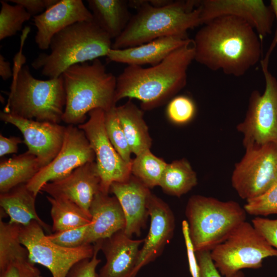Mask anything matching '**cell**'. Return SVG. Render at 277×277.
<instances>
[{"mask_svg": "<svg viewBox=\"0 0 277 277\" xmlns=\"http://www.w3.org/2000/svg\"><path fill=\"white\" fill-rule=\"evenodd\" d=\"M20 226L0 221V270L8 265L16 266L21 272L31 270L36 267L29 259L27 248L20 242Z\"/></svg>", "mask_w": 277, "mask_h": 277, "instance_id": "obj_26", "label": "cell"}, {"mask_svg": "<svg viewBox=\"0 0 277 277\" xmlns=\"http://www.w3.org/2000/svg\"><path fill=\"white\" fill-rule=\"evenodd\" d=\"M251 223L269 243L277 249V219L256 216Z\"/></svg>", "mask_w": 277, "mask_h": 277, "instance_id": "obj_37", "label": "cell"}, {"mask_svg": "<svg viewBox=\"0 0 277 277\" xmlns=\"http://www.w3.org/2000/svg\"><path fill=\"white\" fill-rule=\"evenodd\" d=\"M89 224L77 228L55 232L47 235L52 242L61 247L76 248L85 244Z\"/></svg>", "mask_w": 277, "mask_h": 277, "instance_id": "obj_35", "label": "cell"}, {"mask_svg": "<svg viewBox=\"0 0 277 277\" xmlns=\"http://www.w3.org/2000/svg\"><path fill=\"white\" fill-rule=\"evenodd\" d=\"M43 230L36 221L25 226H20L19 240L28 250L30 261L47 268L52 277H67L76 263L93 255L94 245L85 244L76 248L63 247L50 241Z\"/></svg>", "mask_w": 277, "mask_h": 277, "instance_id": "obj_11", "label": "cell"}, {"mask_svg": "<svg viewBox=\"0 0 277 277\" xmlns=\"http://www.w3.org/2000/svg\"><path fill=\"white\" fill-rule=\"evenodd\" d=\"M243 207L247 213L256 216L277 214V182L262 194L246 201Z\"/></svg>", "mask_w": 277, "mask_h": 277, "instance_id": "obj_33", "label": "cell"}, {"mask_svg": "<svg viewBox=\"0 0 277 277\" xmlns=\"http://www.w3.org/2000/svg\"><path fill=\"white\" fill-rule=\"evenodd\" d=\"M232 187L246 201L262 194L277 182V143L245 149L231 175Z\"/></svg>", "mask_w": 277, "mask_h": 277, "instance_id": "obj_10", "label": "cell"}, {"mask_svg": "<svg viewBox=\"0 0 277 277\" xmlns=\"http://www.w3.org/2000/svg\"><path fill=\"white\" fill-rule=\"evenodd\" d=\"M182 230L186 248L189 267L192 277H200V270L196 252L189 235L188 224L186 220L182 223Z\"/></svg>", "mask_w": 277, "mask_h": 277, "instance_id": "obj_39", "label": "cell"}, {"mask_svg": "<svg viewBox=\"0 0 277 277\" xmlns=\"http://www.w3.org/2000/svg\"><path fill=\"white\" fill-rule=\"evenodd\" d=\"M190 40L187 34L160 37L147 43L123 49H111L109 62L142 66L155 65Z\"/></svg>", "mask_w": 277, "mask_h": 277, "instance_id": "obj_22", "label": "cell"}, {"mask_svg": "<svg viewBox=\"0 0 277 277\" xmlns=\"http://www.w3.org/2000/svg\"><path fill=\"white\" fill-rule=\"evenodd\" d=\"M270 6L273 11L275 18L276 20V28L274 36L268 50L265 55V57L261 61V64L263 65H268L270 56L273 50L277 45V0H271Z\"/></svg>", "mask_w": 277, "mask_h": 277, "instance_id": "obj_42", "label": "cell"}, {"mask_svg": "<svg viewBox=\"0 0 277 277\" xmlns=\"http://www.w3.org/2000/svg\"><path fill=\"white\" fill-rule=\"evenodd\" d=\"M196 106L193 101L186 95H178L172 98L166 108V115L169 120L176 125H184L190 122L194 117Z\"/></svg>", "mask_w": 277, "mask_h": 277, "instance_id": "obj_34", "label": "cell"}, {"mask_svg": "<svg viewBox=\"0 0 277 277\" xmlns=\"http://www.w3.org/2000/svg\"><path fill=\"white\" fill-rule=\"evenodd\" d=\"M0 277H22L18 268L14 265H8L0 270Z\"/></svg>", "mask_w": 277, "mask_h": 277, "instance_id": "obj_44", "label": "cell"}, {"mask_svg": "<svg viewBox=\"0 0 277 277\" xmlns=\"http://www.w3.org/2000/svg\"><path fill=\"white\" fill-rule=\"evenodd\" d=\"M36 196L26 184L19 185L10 191L0 194L1 209L10 218V224L21 226L37 222L44 230L50 232V226L38 215L35 208Z\"/></svg>", "mask_w": 277, "mask_h": 277, "instance_id": "obj_23", "label": "cell"}, {"mask_svg": "<svg viewBox=\"0 0 277 277\" xmlns=\"http://www.w3.org/2000/svg\"><path fill=\"white\" fill-rule=\"evenodd\" d=\"M197 184L196 172L184 158L168 163L161 179L159 186L166 193L181 197Z\"/></svg>", "mask_w": 277, "mask_h": 277, "instance_id": "obj_28", "label": "cell"}, {"mask_svg": "<svg viewBox=\"0 0 277 277\" xmlns=\"http://www.w3.org/2000/svg\"><path fill=\"white\" fill-rule=\"evenodd\" d=\"M62 76L66 97L62 121L68 125L85 123L92 110L106 112L116 106V77L98 58L73 65Z\"/></svg>", "mask_w": 277, "mask_h": 277, "instance_id": "obj_3", "label": "cell"}, {"mask_svg": "<svg viewBox=\"0 0 277 277\" xmlns=\"http://www.w3.org/2000/svg\"><path fill=\"white\" fill-rule=\"evenodd\" d=\"M0 75L4 81H7L11 77H13L10 63L5 60L2 54L0 55Z\"/></svg>", "mask_w": 277, "mask_h": 277, "instance_id": "obj_43", "label": "cell"}, {"mask_svg": "<svg viewBox=\"0 0 277 277\" xmlns=\"http://www.w3.org/2000/svg\"><path fill=\"white\" fill-rule=\"evenodd\" d=\"M89 212L91 221L88 226L85 244H94L109 238L125 228L124 211L115 196H111L100 191L93 199Z\"/></svg>", "mask_w": 277, "mask_h": 277, "instance_id": "obj_21", "label": "cell"}, {"mask_svg": "<svg viewBox=\"0 0 277 277\" xmlns=\"http://www.w3.org/2000/svg\"><path fill=\"white\" fill-rule=\"evenodd\" d=\"M0 118L14 125L21 132L28 151L36 157L41 169L48 165L59 152L66 127L56 123L25 119L4 111L1 112Z\"/></svg>", "mask_w": 277, "mask_h": 277, "instance_id": "obj_14", "label": "cell"}, {"mask_svg": "<svg viewBox=\"0 0 277 277\" xmlns=\"http://www.w3.org/2000/svg\"><path fill=\"white\" fill-rule=\"evenodd\" d=\"M115 106L105 112L104 123L107 135L118 154L128 164H131L132 152L118 119Z\"/></svg>", "mask_w": 277, "mask_h": 277, "instance_id": "obj_32", "label": "cell"}, {"mask_svg": "<svg viewBox=\"0 0 277 277\" xmlns=\"http://www.w3.org/2000/svg\"><path fill=\"white\" fill-rule=\"evenodd\" d=\"M22 140L18 136L7 137L0 135V156L16 153L18 151V145L23 143Z\"/></svg>", "mask_w": 277, "mask_h": 277, "instance_id": "obj_41", "label": "cell"}, {"mask_svg": "<svg viewBox=\"0 0 277 277\" xmlns=\"http://www.w3.org/2000/svg\"><path fill=\"white\" fill-rule=\"evenodd\" d=\"M87 3L94 21L111 39L121 35L131 17L127 1L88 0Z\"/></svg>", "mask_w": 277, "mask_h": 277, "instance_id": "obj_24", "label": "cell"}, {"mask_svg": "<svg viewBox=\"0 0 277 277\" xmlns=\"http://www.w3.org/2000/svg\"><path fill=\"white\" fill-rule=\"evenodd\" d=\"M58 0H11L10 2L22 6L33 16L39 15L55 5Z\"/></svg>", "mask_w": 277, "mask_h": 277, "instance_id": "obj_40", "label": "cell"}, {"mask_svg": "<svg viewBox=\"0 0 277 277\" xmlns=\"http://www.w3.org/2000/svg\"><path fill=\"white\" fill-rule=\"evenodd\" d=\"M197 260L200 277H222L214 265L210 255V251H201L196 252ZM234 277H245L241 271Z\"/></svg>", "mask_w": 277, "mask_h": 277, "instance_id": "obj_38", "label": "cell"}, {"mask_svg": "<svg viewBox=\"0 0 277 277\" xmlns=\"http://www.w3.org/2000/svg\"><path fill=\"white\" fill-rule=\"evenodd\" d=\"M173 1L170 0H149L150 5L155 7H163L170 4Z\"/></svg>", "mask_w": 277, "mask_h": 277, "instance_id": "obj_45", "label": "cell"}, {"mask_svg": "<svg viewBox=\"0 0 277 277\" xmlns=\"http://www.w3.org/2000/svg\"><path fill=\"white\" fill-rule=\"evenodd\" d=\"M144 239L133 240L121 230L102 241L106 260L97 277H133Z\"/></svg>", "mask_w": 277, "mask_h": 277, "instance_id": "obj_20", "label": "cell"}, {"mask_svg": "<svg viewBox=\"0 0 277 277\" xmlns=\"http://www.w3.org/2000/svg\"><path fill=\"white\" fill-rule=\"evenodd\" d=\"M201 25L219 16L232 15L243 19L256 31L261 39L272 32L274 14L262 0L200 1Z\"/></svg>", "mask_w": 277, "mask_h": 277, "instance_id": "obj_15", "label": "cell"}, {"mask_svg": "<svg viewBox=\"0 0 277 277\" xmlns=\"http://www.w3.org/2000/svg\"><path fill=\"white\" fill-rule=\"evenodd\" d=\"M268 66L261 64L265 81L264 92L253 90L251 93L245 116L236 126L243 135L245 149L277 143V79Z\"/></svg>", "mask_w": 277, "mask_h": 277, "instance_id": "obj_9", "label": "cell"}, {"mask_svg": "<svg viewBox=\"0 0 277 277\" xmlns=\"http://www.w3.org/2000/svg\"><path fill=\"white\" fill-rule=\"evenodd\" d=\"M192 41L194 60L227 75H244L262 56V41L255 29L234 16H221L208 21Z\"/></svg>", "mask_w": 277, "mask_h": 277, "instance_id": "obj_1", "label": "cell"}, {"mask_svg": "<svg viewBox=\"0 0 277 277\" xmlns=\"http://www.w3.org/2000/svg\"><path fill=\"white\" fill-rule=\"evenodd\" d=\"M93 21L91 11L82 0H58L41 14L33 16L37 28L35 42L39 49L49 48L52 37L76 23Z\"/></svg>", "mask_w": 277, "mask_h": 277, "instance_id": "obj_17", "label": "cell"}, {"mask_svg": "<svg viewBox=\"0 0 277 277\" xmlns=\"http://www.w3.org/2000/svg\"><path fill=\"white\" fill-rule=\"evenodd\" d=\"M116 111L132 153L137 155L150 149L152 139L142 110L129 99Z\"/></svg>", "mask_w": 277, "mask_h": 277, "instance_id": "obj_25", "label": "cell"}, {"mask_svg": "<svg viewBox=\"0 0 277 277\" xmlns=\"http://www.w3.org/2000/svg\"><path fill=\"white\" fill-rule=\"evenodd\" d=\"M13 81L4 112L25 119L59 124L66 105L62 75L41 80L27 65L13 73Z\"/></svg>", "mask_w": 277, "mask_h": 277, "instance_id": "obj_6", "label": "cell"}, {"mask_svg": "<svg viewBox=\"0 0 277 277\" xmlns=\"http://www.w3.org/2000/svg\"><path fill=\"white\" fill-rule=\"evenodd\" d=\"M88 114V120L77 126L84 131L94 151L101 181V191L109 194L113 183L124 182L130 177L131 164L123 160L111 143L105 126V111L96 109Z\"/></svg>", "mask_w": 277, "mask_h": 277, "instance_id": "obj_12", "label": "cell"}, {"mask_svg": "<svg viewBox=\"0 0 277 277\" xmlns=\"http://www.w3.org/2000/svg\"><path fill=\"white\" fill-rule=\"evenodd\" d=\"M109 192L120 203L126 219L124 233L129 237L139 236L149 215L148 204L152 194L150 189L132 174L122 182H114Z\"/></svg>", "mask_w": 277, "mask_h": 277, "instance_id": "obj_19", "label": "cell"}, {"mask_svg": "<svg viewBox=\"0 0 277 277\" xmlns=\"http://www.w3.org/2000/svg\"><path fill=\"white\" fill-rule=\"evenodd\" d=\"M246 214L244 207L234 201L191 196L185 214L195 251H211L246 221Z\"/></svg>", "mask_w": 277, "mask_h": 277, "instance_id": "obj_7", "label": "cell"}, {"mask_svg": "<svg viewBox=\"0 0 277 277\" xmlns=\"http://www.w3.org/2000/svg\"><path fill=\"white\" fill-rule=\"evenodd\" d=\"M51 205L52 231L59 232L89 224L91 216L74 203L47 196Z\"/></svg>", "mask_w": 277, "mask_h": 277, "instance_id": "obj_29", "label": "cell"}, {"mask_svg": "<svg viewBox=\"0 0 277 277\" xmlns=\"http://www.w3.org/2000/svg\"><path fill=\"white\" fill-rule=\"evenodd\" d=\"M0 11V40L13 36L22 30L23 24L31 17L24 7L11 5L1 0Z\"/></svg>", "mask_w": 277, "mask_h": 277, "instance_id": "obj_31", "label": "cell"}, {"mask_svg": "<svg viewBox=\"0 0 277 277\" xmlns=\"http://www.w3.org/2000/svg\"><path fill=\"white\" fill-rule=\"evenodd\" d=\"M200 1H173L163 7H155L144 0L111 49H123L141 45L168 36L186 35L201 25Z\"/></svg>", "mask_w": 277, "mask_h": 277, "instance_id": "obj_5", "label": "cell"}, {"mask_svg": "<svg viewBox=\"0 0 277 277\" xmlns=\"http://www.w3.org/2000/svg\"><path fill=\"white\" fill-rule=\"evenodd\" d=\"M148 209L150 217L148 233L140 250L137 263L133 277L140 269L153 261L162 253L172 238L175 228V218L169 206L162 200L151 194Z\"/></svg>", "mask_w": 277, "mask_h": 277, "instance_id": "obj_18", "label": "cell"}, {"mask_svg": "<svg viewBox=\"0 0 277 277\" xmlns=\"http://www.w3.org/2000/svg\"><path fill=\"white\" fill-rule=\"evenodd\" d=\"M111 39L94 20L79 22L56 33L50 43V53L39 54L31 66L49 78H57L73 65L107 56Z\"/></svg>", "mask_w": 277, "mask_h": 277, "instance_id": "obj_4", "label": "cell"}, {"mask_svg": "<svg viewBox=\"0 0 277 277\" xmlns=\"http://www.w3.org/2000/svg\"><path fill=\"white\" fill-rule=\"evenodd\" d=\"M95 159L94 151L84 131L78 126L69 125L66 127L63 145L57 155L41 168L26 185L37 196L46 183L63 178Z\"/></svg>", "mask_w": 277, "mask_h": 277, "instance_id": "obj_13", "label": "cell"}, {"mask_svg": "<svg viewBox=\"0 0 277 277\" xmlns=\"http://www.w3.org/2000/svg\"><path fill=\"white\" fill-rule=\"evenodd\" d=\"M167 164L153 154L150 149L146 150L132 160L131 174L149 189L152 188L159 186Z\"/></svg>", "mask_w": 277, "mask_h": 277, "instance_id": "obj_30", "label": "cell"}, {"mask_svg": "<svg viewBox=\"0 0 277 277\" xmlns=\"http://www.w3.org/2000/svg\"><path fill=\"white\" fill-rule=\"evenodd\" d=\"M194 57L190 39L155 65H128L116 77L115 103L126 97L136 98L145 110L163 105L186 86L187 70Z\"/></svg>", "mask_w": 277, "mask_h": 277, "instance_id": "obj_2", "label": "cell"}, {"mask_svg": "<svg viewBox=\"0 0 277 277\" xmlns=\"http://www.w3.org/2000/svg\"><path fill=\"white\" fill-rule=\"evenodd\" d=\"M102 241L94 243V253L90 259H86L76 263L69 271L67 277H97L96 268L101 260L97 258L101 249Z\"/></svg>", "mask_w": 277, "mask_h": 277, "instance_id": "obj_36", "label": "cell"}, {"mask_svg": "<svg viewBox=\"0 0 277 277\" xmlns=\"http://www.w3.org/2000/svg\"><path fill=\"white\" fill-rule=\"evenodd\" d=\"M22 277H43L41 275L39 270L37 272L29 274L28 275H22Z\"/></svg>", "mask_w": 277, "mask_h": 277, "instance_id": "obj_46", "label": "cell"}, {"mask_svg": "<svg viewBox=\"0 0 277 277\" xmlns=\"http://www.w3.org/2000/svg\"><path fill=\"white\" fill-rule=\"evenodd\" d=\"M214 266L224 277H234L243 269H259L263 260L277 256V249L246 221L210 251Z\"/></svg>", "mask_w": 277, "mask_h": 277, "instance_id": "obj_8", "label": "cell"}, {"mask_svg": "<svg viewBox=\"0 0 277 277\" xmlns=\"http://www.w3.org/2000/svg\"><path fill=\"white\" fill-rule=\"evenodd\" d=\"M41 167L36 157L28 151L0 163V192L28 183L39 171Z\"/></svg>", "mask_w": 277, "mask_h": 277, "instance_id": "obj_27", "label": "cell"}, {"mask_svg": "<svg viewBox=\"0 0 277 277\" xmlns=\"http://www.w3.org/2000/svg\"><path fill=\"white\" fill-rule=\"evenodd\" d=\"M101 183L94 161L82 165L63 178L46 183L41 191L52 197L74 203L91 216L90 207L94 196L101 191Z\"/></svg>", "mask_w": 277, "mask_h": 277, "instance_id": "obj_16", "label": "cell"}]
</instances>
